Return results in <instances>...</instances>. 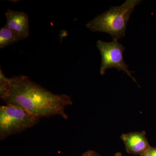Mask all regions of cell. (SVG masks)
Returning a JSON list of instances; mask_svg holds the SVG:
<instances>
[{
  "label": "cell",
  "instance_id": "6da1fadb",
  "mask_svg": "<svg viewBox=\"0 0 156 156\" xmlns=\"http://www.w3.org/2000/svg\"><path fill=\"white\" fill-rule=\"evenodd\" d=\"M0 97L6 104L20 108L41 118L59 115L67 120L68 116L65 110L73 103L69 95L53 94L27 76L6 77L2 69Z\"/></svg>",
  "mask_w": 156,
  "mask_h": 156
},
{
  "label": "cell",
  "instance_id": "7a4b0ae2",
  "mask_svg": "<svg viewBox=\"0 0 156 156\" xmlns=\"http://www.w3.org/2000/svg\"><path fill=\"white\" fill-rule=\"evenodd\" d=\"M140 0H126L122 5L112 7L108 11L90 20L86 27L92 32L106 33L113 41L125 36L126 27L134 8Z\"/></svg>",
  "mask_w": 156,
  "mask_h": 156
},
{
  "label": "cell",
  "instance_id": "3957f363",
  "mask_svg": "<svg viewBox=\"0 0 156 156\" xmlns=\"http://www.w3.org/2000/svg\"><path fill=\"white\" fill-rule=\"evenodd\" d=\"M41 118L17 107L9 105L1 106L0 139L33 127Z\"/></svg>",
  "mask_w": 156,
  "mask_h": 156
},
{
  "label": "cell",
  "instance_id": "277c9868",
  "mask_svg": "<svg viewBox=\"0 0 156 156\" xmlns=\"http://www.w3.org/2000/svg\"><path fill=\"white\" fill-rule=\"evenodd\" d=\"M97 47L101 56L100 70L101 75H104L107 69L115 68L119 71H123L126 73L137 84L135 78L131 75L134 72L130 71L128 69L129 66L126 64L124 61L123 52L126 49L122 44L117 41L105 42L98 40L97 42Z\"/></svg>",
  "mask_w": 156,
  "mask_h": 156
},
{
  "label": "cell",
  "instance_id": "5b68a950",
  "mask_svg": "<svg viewBox=\"0 0 156 156\" xmlns=\"http://www.w3.org/2000/svg\"><path fill=\"white\" fill-rule=\"evenodd\" d=\"M5 27L24 39L29 36V20L26 13L9 9L5 13Z\"/></svg>",
  "mask_w": 156,
  "mask_h": 156
},
{
  "label": "cell",
  "instance_id": "8992f818",
  "mask_svg": "<svg viewBox=\"0 0 156 156\" xmlns=\"http://www.w3.org/2000/svg\"><path fill=\"white\" fill-rule=\"evenodd\" d=\"M121 139L125 144L127 151L130 154H141L151 147L145 131L124 134Z\"/></svg>",
  "mask_w": 156,
  "mask_h": 156
},
{
  "label": "cell",
  "instance_id": "52a82bcc",
  "mask_svg": "<svg viewBox=\"0 0 156 156\" xmlns=\"http://www.w3.org/2000/svg\"><path fill=\"white\" fill-rule=\"evenodd\" d=\"M23 37L4 27L0 29V48L2 49L14 43L23 40Z\"/></svg>",
  "mask_w": 156,
  "mask_h": 156
},
{
  "label": "cell",
  "instance_id": "ba28073f",
  "mask_svg": "<svg viewBox=\"0 0 156 156\" xmlns=\"http://www.w3.org/2000/svg\"><path fill=\"white\" fill-rule=\"evenodd\" d=\"M140 156H156V147H150Z\"/></svg>",
  "mask_w": 156,
  "mask_h": 156
},
{
  "label": "cell",
  "instance_id": "9c48e42d",
  "mask_svg": "<svg viewBox=\"0 0 156 156\" xmlns=\"http://www.w3.org/2000/svg\"><path fill=\"white\" fill-rule=\"evenodd\" d=\"M82 156H100L94 151H89L83 154Z\"/></svg>",
  "mask_w": 156,
  "mask_h": 156
},
{
  "label": "cell",
  "instance_id": "30bf717a",
  "mask_svg": "<svg viewBox=\"0 0 156 156\" xmlns=\"http://www.w3.org/2000/svg\"><path fill=\"white\" fill-rule=\"evenodd\" d=\"M116 156H122V154H120V153L117 154L116 155Z\"/></svg>",
  "mask_w": 156,
  "mask_h": 156
}]
</instances>
